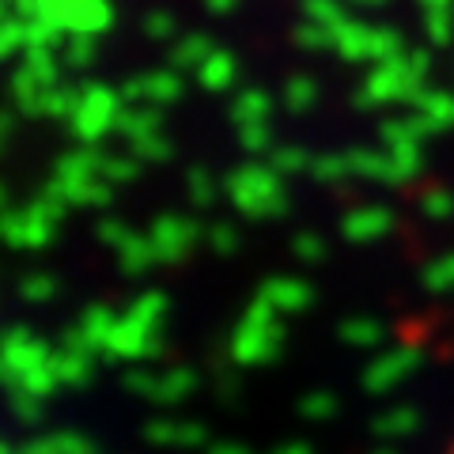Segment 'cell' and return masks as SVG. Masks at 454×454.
I'll return each mask as SVG.
<instances>
[{"label":"cell","instance_id":"29","mask_svg":"<svg viewBox=\"0 0 454 454\" xmlns=\"http://www.w3.org/2000/svg\"><path fill=\"white\" fill-rule=\"evenodd\" d=\"M125 382H129V390L140 394V397H155V387H160V375H152V367L137 364L129 367V375H125Z\"/></svg>","mask_w":454,"mask_h":454},{"label":"cell","instance_id":"28","mask_svg":"<svg viewBox=\"0 0 454 454\" xmlns=\"http://www.w3.org/2000/svg\"><path fill=\"white\" fill-rule=\"evenodd\" d=\"M145 35L160 38V42H170V38H178V23H175L170 12H148L145 16Z\"/></svg>","mask_w":454,"mask_h":454},{"label":"cell","instance_id":"39","mask_svg":"<svg viewBox=\"0 0 454 454\" xmlns=\"http://www.w3.org/2000/svg\"><path fill=\"white\" fill-rule=\"evenodd\" d=\"M447 454H454V443H450V450H447Z\"/></svg>","mask_w":454,"mask_h":454},{"label":"cell","instance_id":"4","mask_svg":"<svg viewBox=\"0 0 454 454\" xmlns=\"http://www.w3.org/2000/svg\"><path fill=\"white\" fill-rule=\"evenodd\" d=\"M35 20L53 23L65 38L68 35H106L114 23L110 0H35Z\"/></svg>","mask_w":454,"mask_h":454},{"label":"cell","instance_id":"23","mask_svg":"<svg viewBox=\"0 0 454 454\" xmlns=\"http://www.w3.org/2000/svg\"><path fill=\"white\" fill-rule=\"evenodd\" d=\"M61 46H65V50H61V61L73 65V68H88V65L95 61V53H98L95 35H68Z\"/></svg>","mask_w":454,"mask_h":454},{"label":"cell","instance_id":"36","mask_svg":"<svg viewBox=\"0 0 454 454\" xmlns=\"http://www.w3.org/2000/svg\"><path fill=\"white\" fill-rule=\"evenodd\" d=\"M212 454H247V450L235 447V443H220V447H212Z\"/></svg>","mask_w":454,"mask_h":454},{"label":"cell","instance_id":"31","mask_svg":"<svg viewBox=\"0 0 454 454\" xmlns=\"http://www.w3.org/2000/svg\"><path fill=\"white\" fill-rule=\"evenodd\" d=\"M208 243H212V250H216V254H235L243 239H239V231H235L231 223H212Z\"/></svg>","mask_w":454,"mask_h":454},{"label":"cell","instance_id":"18","mask_svg":"<svg viewBox=\"0 0 454 454\" xmlns=\"http://www.w3.org/2000/svg\"><path fill=\"white\" fill-rule=\"evenodd\" d=\"M212 50H216V46H212V38H205V35H182L175 42V50H170V65H175L178 73H182V68H193V73H197V68L208 61Z\"/></svg>","mask_w":454,"mask_h":454},{"label":"cell","instance_id":"35","mask_svg":"<svg viewBox=\"0 0 454 454\" xmlns=\"http://www.w3.org/2000/svg\"><path fill=\"white\" fill-rule=\"evenodd\" d=\"M208 12H231L235 8V0H205Z\"/></svg>","mask_w":454,"mask_h":454},{"label":"cell","instance_id":"16","mask_svg":"<svg viewBox=\"0 0 454 454\" xmlns=\"http://www.w3.org/2000/svg\"><path fill=\"white\" fill-rule=\"evenodd\" d=\"M23 68L31 73L42 88H53V83H61V57L46 46H27L23 50Z\"/></svg>","mask_w":454,"mask_h":454},{"label":"cell","instance_id":"21","mask_svg":"<svg viewBox=\"0 0 454 454\" xmlns=\"http://www.w3.org/2000/svg\"><path fill=\"white\" fill-rule=\"evenodd\" d=\"M61 387V379H57V372H53V364L46 360V364H38L35 372H27L23 379H20V387L16 390H23V394H35V397H42V402H46V397Z\"/></svg>","mask_w":454,"mask_h":454},{"label":"cell","instance_id":"20","mask_svg":"<svg viewBox=\"0 0 454 454\" xmlns=\"http://www.w3.org/2000/svg\"><path fill=\"white\" fill-rule=\"evenodd\" d=\"M42 91H46V88H42V83L20 65V68H16V76H12V95H16V106H20L23 114H35V118H38Z\"/></svg>","mask_w":454,"mask_h":454},{"label":"cell","instance_id":"15","mask_svg":"<svg viewBox=\"0 0 454 454\" xmlns=\"http://www.w3.org/2000/svg\"><path fill=\"white\" fill-rule=\"evenodd\" d=\"M80 103V91L73 83H53V88L42 91V103H38V118H50V121H68L73 118V110Z\"/></svg>","mask_w":454,"mask_h":454},{"label":"cell","instance_id":"33","mask_svg":"<svg viewBox=\"0 0 454 454\" xmlns=\"http://www.w3.org/2000/svg\"><path fill=\"white\" fill-rule=\"evenodd\" d=\"M125 235H129V227H125L121 220H103V223H98V239H103L106 247H114V250L121 247Z\"/></svg>","mask_w":454,"mask_h":454},{"label":"cell","instance_id":"7","mask_svg":"<svg viewBox=\"0 0 454 454\" xmlns=\"http://www.w3.org/2000/svg\"><path fill=\"white\" fill-rule=\"evenodd\" d=\"M269 333H277L273 318H269V300H254V307L247 310V318L235 325L231 337V360L235 364H258L269 356Z\"/></svg>","mask_w":454,"mask_h":454},{"label":"cell","instance_id":"5","mask_svg":"<svg viewBox=\"0 0 454 454\" xmlns=\"http://www.w3.org/2000/svg\"><path fill=\"white\" fill-rule=\"evenodd\" d=\"M50 356H53V348L42 337H35L31 330H23V325L0 333V382L16 390L20 379L27 372H35L38 364H46Z\"/></svg>","mask_w":454,"mask_h":454},{"label":"cell","instance_id":"17","mask_svg":"<svg viewBox=\"0 0 454 454\" xmlns=\"http://www.w3.org/2000/svg\"><path fill=\"white\" fill-rule=\"evenodd\" d=\"M148 439L155 443H167V447H197L205 439L201 424H178V420H155L148 428Z\"/></svg>","mask_w":454,"mask_h":454},{"label":"cell","instance_id":"13","mask_svg":"<svg viewBox=\"0 0 454 454\" xmlns=\"http://www.w3.org/2000/svg\"><path fill=\"white\" fill-rule=\"evenodd\" d=\"M118 262H121V269H125L129 277L152 273V265L160 262V254H155V247H152V235L129 231V235L121 239V247H118Z\"/></svg>","mask_w":454,"mask_h":454},{"label":"cell","instance_id":"8","mask_svg":"<svg viewBox=\"0 0 454 454\" xmlns=\"http://www.w3.org/2000/svg\"><path fill=\"white\" fill-rule=\"evenodd\" d=\"M152 247L155 254H160V262H182L190 258V250L197 247V239H201V227H197V220L190 216H178V212H163L160 220L152 223Z\"/></svg>","mask_w":454,"mask_h":454},{"label":"cell","instance_id":"6","mask_svg":"<svg viewBox=\"0 0 454 454\" xmlns=\"http://www.w3.org/2000/svg\"><path fill=\"white\" fill-rule=\"evenodd\" d=\"M227 197L239 212L247 216H269L273 208H280V190H277V178L262 167H239L227 175Z\"/></svg>","mask_w":454,"mask_h":454},{"label":"cell","instance_id":"26","mask_svg":"<svg viewBox=\"0 0 454 454\" xmlns=\"http://www.w3.org/2000/svg\"><path fill=\"white\" fill-rule=\"evenodd\" d=\"M20 295H23L27 303H50L53 295H57L53 273H31V277H23L20 280Z\"/></svg>","mask_w":454,"mask_h":454},{"label":"cell","instance_id":"19","mask_svg":"<svg viewBox=\"0 0 454 454\" xmlns=\"http://www.w3.org/2000/svg\"><path fill=\"white\" fill-rule=\"evenodd\" d=\"M197 387V375L190 367H170L167 375H160V387H155L152 402H163V405H175V402H186Z\"/></svg>","mask_w":454,"mask_h":454},{"label":"cell","instance_id":"34","mask_svg":"<svg viewBox=\"0 0 454 454\" xmlns=\"http://www.w3.org/2000/svg\"><path fill=\"white\" fill-rule=\"evenodd\" d=\"M12 129H16V121H12V114L8 110H0V148L8 145V137H12Z\"/></svg>","mask_w":454,"mask_h":454},{"label":"cell","instance_id":"2","mask_svg":"<svg viewBox=\"0 0 454 454\" xmlns=\"http://www.w3.org/2000/svg\"><path fill=\"white\" fill-rule=\"evenodd\" d=\"M68 205L53 190H42L38 201L23 208H0V243L12 250H42L53 239L57 223L65 220Z\"/></svg>","mask_w":454,"mask_h":454},{"label":"cell","instance_id":"14","mask_svg":"<svg viewBox=\"0 0 454 454\" xmlns=\"http://www.w3.org/2000/svg\"><path fill=\"white\" fill-rule=\"evenodd\" d=\"M197 80H201L205 91H227L235 83V57L216 46L208 53V61L197 68Z\"/></svg>","mask_w":454,"mask_h":454},{"label":"cell","instance_id":"27","mask_svg":"<svg viewBox=\"0 0 454 454\" xmlns=\"http://www.w3.org/2000/svg\"><path fill=\"white\" fill-rule=\"evenodd\" d=\"M190 201L197 208H212V201H216V182H212L208 170H190Z\"/></svg>","mask_w":454,"mask_h":454},{"label":"cell","instance_id":"32","mask_svg":"<svg viewBox=\"0 0 454 454\" xmlns=\"http://www.w3.org/2000/svg\"><path fill=\"white\" fill-rule=\"evenodd\" d=\"M239 140H243V148H250V152H262V148L269 145V129H265V121L239 125Z\"/></svg>","mask_w":454,"mask_h":454},{"label":"cell","instance_id":"3","mask_svg":"<svg viewBox=\"0 0 454 454\" xmlns=\"http://www.w3.org/2000/svg\"><path fill=\"white\" fill-rule=\"evenodd\" d=\"M125 110V98L121 91L106 88V83H88V88H80V103L73 110V133L83 140V145H98L110 129H118V118Z\"/></svg>","mask_w":454,"mask_h":454},{"label":"cell","instance_id":"37","mask_svg":"<svg viewBox=\"0 0 454 454\" xmlns=\"http://www.w3.org/2000/svg\"><path fill=\"white\" fill-rule=\"evenodd\" d=\"M4 16H16V0H0V20Z\"/></svg>","mask_w":454,"mask_h":454},{"label":"cell","instance_id":"11","mask_svg":"<svg viewBox=\"0 0 454 454\" xmlns=\"http://www.w3.org/2000/svg\"><path fill=\"white\" fill-rule=\"evenodd\" d=\"M118 133H125V140H129V145H137V140H148V137H155V133H163L160 106L125 103L121 118H118Z\"/></svg>","mask_w":454,"mask_h":454},{"label":"cell","instance_id":"30","mask_svg":"<svg viewBox=\"0 0 454 454\" xmlns=\"http://www.w3.org/2000/svg\"><path fill=\"white\" fill-rule=\"evenodd\" d=\"M50 447L53 454H98L88 439L76 435V432H61V435H50Z\"/></svg>","mask_w":454,"mask_h":454},{"label":"cell","instance_id":"1","mask_svg":"<svg viewBox=\"0 0 454 454\" xmlns=\"http://www.w3.org/2000/svg\"><path fill=\"white\" fill-rule=\"evenodd\" d=\"M167 315V295L145 292L140 300L118 315V325L106 340V356L114 360H148L160 352V322Z\"/></svg>","mask_w":454,"mask_h":454},{"label":"cell","instance_id":"22","mask_svg":"<svg viewBox=\"0 0 454 454\" xmlns=\"http://www.w3.org/2000/svg\"><path fill=\"white\" fill-rule=\"evenodd\" d=\"M20 50H27V20L23 16H4L0 20V61L16 57Z\"/></svg>","mask_w":454,"mask_h":454},{"label":"cell","instance_id":"24","mask_svg":"<svg viewBox=\"0 0 454 454\" xmlns=\"http://www.w3.org/2000/svg\"><path fill=\"white\" fill-rule=\"evenodd\" d=\"M103 178L110 182V186H125V182H133L137 178V170H140V160L129 152V155H103Z\"/></svg>","mask_w":454,"mask_h":454},{"label":"cell","instance_id":"10","mask_svg":"<svg viewBox=\"0 0 454 454\" xmlns=\"http://www.w3.org/2000/svg\"><path fill=\"white\" fill-rule=\"evenodd\" d=\"M114 325H118V315H114L110 307L103 303H91L83 315L76 318V325L65 333V345L68 348H80V352H106V340L114 333Z\"/></svg>","mask_w":454,"mask_h":454},{"label":"cell","instance_id":"12","mask_svg":"<svg viewBox=\"0 0 454 454\" xmlns=\"http://www.w3.org/2000/svg\"><path fill=\"white\" fill-rule=\"evenodd\" d=\"M50 364H53L57 379H61V387H83V382L91 379V372H95V356H91V352H80V348H68V345L53 348Z\"/></svg>","mask_w":454,"mask_h":454},{"label":"cell","instance_id":"38","mask_svg":"<svg viewBox=\"0 0 454 454\" xmlns=\"http://www.w3.org/2000/svg\"><path fill=\"white\" fill-rule=\"evenodd\" d=\"M0 208H8V190L0 186Z\"/></svg>","mask_w":454,"mask_h":454},{"label":"cell","instance_id":"40","mask_svg":"<svg viewBox=\"0 0 454 454\" xmlns=\"http://www.w3.org/2000/svg\"><path fill=\"white\" fill-rule=\"evenodd\" d=\"M16 4H20V0H16Z\"/></svg>","mask_w":454,"mask_h":454},{"label":"cell","instance_id":"25","mask_svg":"<svg viewBox=\"0 0 454 454\" xmlns=\"http://www.w3.org/2000/svg\"><path fill=\"white\" fill-rule=\"evenodd\" d=\"M231 114H235V121H239V125H250V121H265V114H269V98H265L262 91H243V95L235 98Z\"/></svg>","mask_w":454,"mask_h":454},{"label":"cell","instance_id":"9","mask_svg":"<svg viewBox=\"0 0 454 454\" xmlns=\"http://www.w3.org/2000/svg\"><path fill=\"white\" fill-rule=\"evenodd\" d=\"M182 91H186L182 73L170 65V68H155V73H145V76H133L121 88V98L125 103H145V106H167L175 98H182Z\"/></svg>","mask_w":454,"mask_h":454}]
</instances>
